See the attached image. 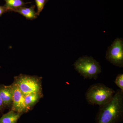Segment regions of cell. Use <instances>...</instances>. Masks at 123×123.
<instances>
[{
    "mask_svg": "<svg viewBox=\"0 0 123 123\" xmlns=\"http://www.w3.org/2000/svg\"><path fill=\"white\" fill-rule=\"evenodd\" d=\"M75 70L86 79L96 80L102 72L99 63L92 57H79L74 64Z\"/></svg>",
    "mask_w": 123,
    "mask_h": 123,
    "instance_id": "cell-3",
    "label": "cell"
},
{
    "mask_svg": "<svg viewBox=\"0 0 123 123\" xmlns=\"http://www.w3.org/2000/svg\"><path fill=\"white\" fill-rule=\"evenodd\" d=\"M43 96V93H39L24 95V103L28 111L38 102Z\"/></svg>",
    "mask_w": 123,
    "mask_h": 123,
    "instance_id": "cell-9",
    "label": "cell"
},
{
    "mask_svg": "<svg viewBox=\"0 0 123 123\" xmlns=\"http://www.w3.org/2000/svg\"><path fill=\"white\" fill-rule=\"evenodd\" d=\"M7 12H8V11L4 6H0V17L2 15L3 13Z\"/></svg>",
    "mask_w": 123,
    "mask_h": 123,
    "instance_id": "cell-14",
    "label": "cell"
},
{
    "mask_svg": "<svg viewBox=\"0 0 123 123\" xmlns=\"http://www.w3.org/2000/svg\"><path fill=\"white\" fill-rule=\"evenodd\" d=\"M22 114L11 110L0 118V123H17Z\"/></svg>",
    "mask_w": 123,
    "mask_h": 123,
    "instance_id": "cell-10",
    "label": "cell"
},
{
    "mask_svg": "<svg viewBox=\"0 0 123 123\" xmlns=\"http://www.w3.org/2000/svg\"><path fill=\"white\" fill-rule=\"evenodd\" d=\"M49 0H47V1H48Z\"/></svg>",
    "mask_w": 123,
    "mask_h": 123,
    "instance_id": "cell-16",
    "label": "cell"
},
{
    "mask_svg": "<svg viewBox=\"0 0 123 123\" xmlns=\"http://www.w3.org/2000/svg\"><path fill=\"white\" fill-rule=\"evenodd\" d=\"M6 108L2 100L0 98V112H2L5 108Z\"/></svg>",
    "mask_w": 123,
    "mask_h": 123,
    "instance_id": "cell-15",
    "label": "cell"
},
{
    "mask_svg": "<svg viewBox=\"0 0 123 123\" xmlns=\"http://www.w3.org/2000/svg\"><path fill=\"white\" fill-rule=\"evenodd\" d=\"M35 1L37 8V11L36 13L37 15H39L44 8L47 0H35Z\"/></svg>",
    "mask_w": 123,
    "mask_h": 123,
    "instance_id": "cell-13",
    "label": "cell"
},
{
    "mask_svg": "<svg viewBox=\"0 0 123 123\" xmlns=\"http://www.w3.org/2000/svg\"><path fill=\"white\" fill-rule=\"evenodd\" d=\"M11 85L13 94L11 111L23 114L28 112L24 103V94L13 83Z\"/></svg>",
    "mask_w": 123,
    "mask_h": 123,
    "instance_id": "cell-6",
    "label": "cell"
},
{
    "mask_svg": "<svg viewBox=\"0 0 123 123\" xmlns=\"http://www.w3.org/2000/svg\"><path fill=\"white\" fill-rule=\"evenodd\" d=\"M35 6L33 5L29 8H26L24 7H20L15 10L12 11L21 14L27 19L33 20L37 18V15L35 11Z\"/></svg>",
    "mask_w": 123,
    "mask_h": 123,
    "instance_id": "cell-8",
    "label": "cell"
},
{
    "mask_svg": "<svg viewBox=\"0 0 123 123\" xmlns=\"http://www.w3.org/2000/svg\"><path fill=\"white\" fill-rule=\"evenodd\" d=\"M115 92L104 84H95L91 86L86 94V99L92 105L101 106L110 101Z\"/></svg>",
    "mask_w": 123,
    "mask_h": 123,
    "instance_id": "cell-2",
    "label": "cell"
},
{
    "mask_svg": "<svg viewBox=\"0 0 123 123\" xmlns=\"http://www.w3.org/2000/svg\"><path fill=\"white\" fill-rule=\"evenodd\" d=\"M106 58L111 63L123 68V42L119 38L115 40L108 48Z\"/></svg>",
    "mask_w": 123,
    "mask_h": 123,
    "instance_id": "cell-5",
    "label": "cell"
},
{
    "mask_svg": "<svg viewBox=\"0 0 123 123\" xmlns=\"http://www.w3.org/2000/svg\"><path fill=\"white\" fill-rule=\"evenodd\" d=\"M115 83L120 88L121 92L123 93V74H120L117 75L115 80Z\"/></svg>",
    "mask_w": 123,
    "mask_h": 123,
    "instance_id": "cell-12",
    "label": "cell"
},
{
    "mask_svg": "<svg viewBox=\"0 0 123 123\" xmlns=\"http://www.w3.org/2000/svg\"><path fill=\"white\" fill-rule=\"evenodd\" d=\"M12 90L11 85H0V98L6 108L11 106L12 101Z\"/></svg>",
    "mask_w": 123,
    "mask_h": 123,
    "instance_id": "cell-7",
    "label": "cell"
},
{
    "mask_svg": "<svg viewBox=\"0 0 123 123\" xmlns=\"http://www.w3.org/2000/svg\"><path fill=\"white\" fill-rule=\"evenodd\" d=\"M13 83L24 95L42 93L41 79L38 77L21 74L14 77Z\"/></svg>",
    "mask_w": 123,
    "mask_h": 123,
    "instance_id": "cell-4",
    "label": "cell"
},
{
    "mask_svg": "<svg viewBox=\"0 0 123 123\" xmlns=\"http://www.w3.org/2000/svg\"><path fill=\"white\" fill-rule=\"evenodd\" d=\"M6 2L5 6L9 11H12L20 7H24L27 3H25L22 0H4Z\"/></svg>",
    "mask_w": 123,
    "mask_h": 123,
    "instance_id": "cell-11",
    "label": "cell"
},
{
    "mask_svg": "<svg viewBox=\"0 0 123 123\" xmlns=\"http://www.w3.org/2000/svg\"><path fill=\"white\" fill-rule=\"evenodd\" d=\"M123 113V93L118 90L112 99L100 106L96 123H117L122 118Z\"/></svg>",
    "mask_w": 123,
    "mask_h": 123,
    "instance_id": "cell-1",
    "label": "cell"
}]
</instances>
